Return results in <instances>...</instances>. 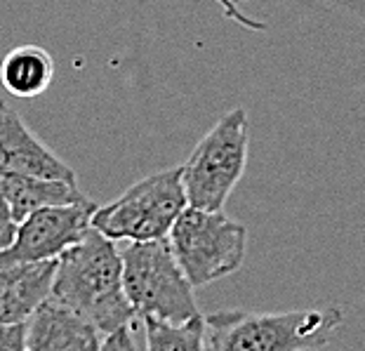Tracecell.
Returning <instances> with one entry per match:
<instances>
[{"instance_id": "cell-17", "label": "cell", "mask_w": 365, "mask_h": 351, "mask_svg": "<svg viewBox=\"0 0 365 351\" xmlns=\"http://www.w3.org/2000/svg\"><path fill=\"white\" fill-rule=\"evenodd\" d=\"M0 248H3V236H0Z\"/></svg>"}, {"instance_id": "cell-2", "label": "cell", "mask_w": 365, "mask_h": 351, "mask_svg": "<svg viewBox=\"0 0 365 351\" xmlns=\"http://www.w3.org/2000/svg\"><path fill=\"white\" fill-rule=\"evenodd\" d=\"M344 323L337 304L281 314L217 311L205 318L207 351H316L328 347Z\"/></svg>"}, {"instance_id": "cell-9", "label": "cell", "mask_w": 365, "mask_h": 351, "mask_svg": "<svg viewBox=\"0 0 365 351\" xmlns=\"http://www.w3.org/2000/svg\"><path fill=\"white\" fill-rule=\"evenodd\" d=\"M104 332L64 304L45 300L26 323V351H99Z\"/></svg>"}, {"instance_id": "cell-5", "label": "cell", "mask_w": 365, "mask_h": 351, "mask_svg": "<svg viewBox=\"0 0 365 351\" xmlns=\"http://www.w3.org/2000/svg\"><path fill=\"white\" fill-rule=\"evenodd\" d=\"M168 240L189 283L203 288L243 267L247 229L222 210L186 205L170 229Z\"/></svg>"}, {"instance_id": "cell-12", "label": "cell", "mask_w": 365, "mask_h": 351, "mask_svg": "<svg viewBox=\"0 0 365 351\" xmlns=\"http://www.w3.org/2000/svg\"><path fill=\"white\" fill-rule=\"evenodd\" d=\"M54 81V59L41 45L12 48L0 61V83L10 95L34 99L43 95Z\"/></svg>"}, {"instance_id": "cell-6", "label": "cell", "mask_w": 365, "mask_h": 351, "mask_svg": "<svg viewBox=\"0 0 365 351\" xmlns=\"http://www.w3.org/2000/svg\"><path fill=\"white\" fill-rule=\"evenodd\" d=\"M250 123L245 108H231L182 166V182L191 208L222 210L247 166Z\"/></svg>"}, {"instance_id": "cell-13", "label": "cell", "mask_w": 365, "mask_h": 351, "mask_svg": "<svg viewBox=\"0 0 365 351\" xmlns=\"http://www.w3.org/2000/svg\"><path fill=\"white\" fill-rule=\"evenodd\" d=\"M146 351H207L205 318H191L186 323H168L158 318H144Z\"/></svg>"}, {"instance_id": "cell-15", "label": "cell", "mask_w": 365, "mask_h": 351, "mask_svg": "<svg viewBox=\"0 0 365 351\" xmlns=\"http://www.w3.org/2000/svg\"><path fill=\"white\" fill-rule=\"evenodd\" d=\"M99 351H137L132 327L123 325L118 330L104 335V342H102V347H99Z\"/></svg>"}, {"instance_id": "cell-3", "label": "cell", "mask_w": 365, "mask_h": 351, "mask_svg": "<svg viewBox=\"0 0 365 351\" xmlns=\"http://www.w3.org/2000/svg\"><path fill=\"white\" fill-rule=\"evenodd\" d=\"M123 288L135 314L168 323H186L198 318L193 288L180 267L168 238L123 243Z\"/></svg>"}, {"instance_id": "cell-1", "label": "cell", "mask_w": 365, "mask_h": 351, "mask_svg": "<svg viewBox=\"0 0 365 351\" xmlns=\"http://www.w3.org/2000/svg\"><path fill=\"white\" fill-rule=\"evenodd\" d=\"M50 300L85 316L104 335L132 325L137 316L123 288L120 248L95 226L57 260Z\"/></svg>"}, {"instance_id": "cell-7", "label": "cell", "mask_w": 365, "mask_h": 351, "mask_svg": "<svg viewBox=\"0 0 365 351\" xmlns=\"http://www.w3.org/2000/svg\"><path fill=\"white\" fill-rule=\"evenodd\" d=\"M95 203L90 198L73 205L41 208L17 224L10 245L0 248V267L59 260L92 229Z\"/></svg>"}, {"instance_id": "cell-8", "label": "cell", "mask_w": 365, "mask_h": 351, "mask_svg": "<svg viewBox=\"0 0 365 351\" xmlns=\"http://www.w3.org/2000/svg\"><path fill=\"white\" fill-rule=\"evenodd\" d=\"M0 173L76 182L73 168L54 156L5 99H0Z\"/></svg>"}, {"instance_id": "cell-4", "label": "cell", "mask_w": 365, "mask_h": 351, "mask_svg": "<svg viewBox=\"0 0 365 351\" xmlns=\"http://www.w3.org/2000/svg\"><path fill=\"white\" fill-rule=\"evenodd\" d=\"M189 200H186L182 166L139 179L106 205L95 208L92 226L115 243H144L168 238Z\"/></svg>"}, {"instance_id": "cell-14", "label": "cell", "mask_w": 365, "mask_h": 351, "mask_svg": "<svg viewBox=\"0 0 365 351\" xmlns=\"http://www.w3.org/2000/svg\"><path fill=\"white\" fill-rule=\"evenodd\" d=\"M0 351H26V323L0 325Z\"/></svg>"}, {"instance_id": "cell-11", "label": "cell", "mask_w": 365, "mask_h": 351, "mask_svg": "<svg viewBox=\"0 0 365 351\" xmlns=\"http://www.w3.org/2000/svg\"><path fill=\"white\" fill-rule=\"evenodd\" d=\"M0 189L10 208L12 222H24L31 213L41 208L54 205H73V203L88 200L76 182H61V179H41L29 175L0 173Z\"/></svg>"}, {"instance_id": "cell-16", "label": "cell", "mask_w": 365, "mask_h": 351, "mask_svg": "<svg viewBox=\"0 0 365 351\" xmlns=\"http://www.w3.org/2000/svg\"><path fill=\"white\" fill-rule=\"evenodd\" d=\"M14 229H17V224L12 222L10 208H7V200L3 196V189H0V236H3V248L12 243Z\"/></svg>"}, {"instance_id": "cell-10", "label": "cell", "mask_w": 365, "mask_h": 351, "mask_svg": "<svg viewBox=\"0 0 365 351\" xmlns=\"http://www.w3.org/2000/svg\"><path fill=\"white\" fill-rule=\"evenodd\" d=\"M57 260L0 267V325L29 323L45 300H50Z\"/></svg>"}]
</instances>
